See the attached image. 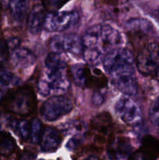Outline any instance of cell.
<instances>
[{
  "label": "cell",
  "instance_id": "1",
  "mask_svg": "<svg viewBox=\"0 0 159 160\" xmlns=\"http://www.w3.org/2000/svg\"><path fill=\"white\" fill-rule=\"evenodd\" d=\"M84 50H90L101 56L115 48H121L124 38L119 31L108 24H96L90 27L82 38Z\"/></svg>",
  "mask_w": 159,
  "mask_h": 160
},
{
  "label": "cell",
  "instance_id": "2",
  "mask_svg": "<svg viewBox=\"0 0 159 160\" xmlns=\"http://www.w3.org/2000/svg\"><path fill=\"white\" fill-rule=\"evenodd\" d=\"M8 112L21 117L33 115L37 109V98L32 88L27 85L12 88L4 95L1 102Z\"/></svg>",
  "mask_w": 159,
  "mask_h": 160
},
{
  "label": "cell",
  "instance_id": "3",
  "mask_svg": "<svg viewBox=\"0 0 159 160\" xmlns=\"http://www.w3.org/2000/svg\"><path fill=\"white\" fill-rule=\"evenodd\" d=\"M70 82L66 69H46L37 81V92L44 97L59 96L68 91Z\"/></svg>",
  "mask_w": 159,
  "mask_h": 160
},
{
  "label": "cell",
  "instance_id": "4",
  "mask_svg": "<svg viewBox=\"0 0 159 160\" xmlns=\"http://www.w3.org/2000/svg\"><path fill=\"white\" fill-rule=\"evenodd\" d=\"M73 82L84 88H93L94 91L107 88L108 80L99 70H92L87 65L82 63L75 64L71 68Z\"/></svg>",
  "mask_w": 159,
  "mask_h": 160
},
{
  "label": "cell",
  "instance_id": "5",
  "mask_svg": "<svg viewBox=\"0 0 159 160\" xmlns=\"http://www.w3.org/2000/svg\"><path fill=\"white\" fill-rule=\"evenodd\" d=\"M112 84L125 95H135L137 93V80L133 64H120L108 71Z\"/></svg>",
  "mask_w": 159,
  "mask_h": 160
},
{
  "label": "cell",
  "instance_id": "6",
  "mask_svg": "<svg viewBox=\"0 0 159 160\" xmlns=\"http://www.w3.org/2000/svg\"><path fill=\"white\" fill-rule=\"evenodd\" d=\"M136 65L143 75H156L159 70V45L154 42L145 44L137 52Z\"/></svg>",
  "mask_w": 159,
  "mask_h": 160
},
{
  "label": "cell",
  "instance_id": "7",
  "mask_svg": "<svg viewBox=\"0 0 159 160\" xmlns=\"http://www.w3.org/2000/svg\"><path fill=\"white\" fill-rule=\"evenodd\" d=\"M73 109L71 100L63 95L48 98L41 107V116L46 121L52 122L70 113Z\"/></svg>",
  "mask_w": 159,
  "mask_h": 160
},
{
  "label": "cell",
  "instance_id": "8",
  "mask_svg": "<svg viewBox=\"0 0 159 160\" xmlns=\"http://www.w3.org/2000/svg\"><path fill=\"white\" fill-rule=\"evenodd\" d=\"M79 12L76 10L51 12L46 15L45 29L49 32L64 31L79 21Z\"/></svg>",
  "mask_w": 159,
  "mask_h": 160
},
{
  "label": "cell",
  "instance_id": "9",
  "mask_svg": "<svg viewBox=\"0 0 159 160\" xmlns=\"http://www.w3.org/2000/svg\"><path fill=\"white\" fill-rule=\"evenodd\" d=\"M50 49L52 52H70L71 54L80 55L84 52L82 38L76 34H68L57 35L50 39Z\"/></svg>",
  "mask_w": 159,
  "mask_h": 160
},
{
  "label": "cell",
  "instance_id": "10",
  "mask_svg": "<svg viewBox=\"0 0 159 160\" xmlns=\"http://www.w3.org/2000/svg\"><path fill=\"white\" fill-rule=\"evenodd\" d=\"M115 112L118 118L130 126L141 123L142 113L140 107L130 98L123 97L115 105Z\"/></svg>",
  "mask_w": 159,
  "mask_h": 160
},
{
  "label": "cell",
  "instance_id": "11",
  "mask_svg": "<svg viewBox=\"0 0 159 160\" xmlns=\"http://www.w3.org/2000/svg\"><path fill=\"white\" fill-rule=\"evenodd\" d=\"M132 150V145L128 138L112 136L108 142L106 152L109 160H129Z\"/></svg>",
  "mask_w": 159,
  "mask_h": 160
},
{
  "label": "cell",
  "instance_id": "12",
  "mask_svg": "<svg viewBox=\"0 0 159 160\" xmlns=\"http://www.w3.org/2000/svg\"><path fill=\"white\" fill-rule=\"evenodd\" d=\"M103 66L106 71L109 70L115 66L120 64H134V58L132 52L126 48H115L109 52L103 58Z\"/></svg>",
  "mask_w": 159,
  "mask_h": 160
},
{
  "label": "cell",
  "instance_id": "13",
  "mask_svg": "<svg viewBox=\"0 0 159 160\" xmlns=\"http://www.w3.org/2000/svg\"><path fill=\"white\" fill-rule=\"evenodd\" d=\"M90 128L95 134L97 142H103L111 134L112 128V117L108 112L98 114L90 121Z\"/></svg>",
  "mask_w": 159,
  "mask_h": 160
},
{
  "label": "cell",
  "instance_id": "14",
  "mask_svg": "<svg viewBox=\"0 0 159 160\" xmlns=\"http://www.w3.org/2000/svg\"><path fill=\"white\" fill-rule=\"evenodd\" d=\"M11 62L17 70L28 71L36 62V56L33 52L26 48L19 47L11 52Z\"/></svg>",
  "mask_w": 159,
  "mask_h": 160
},
{
  "label": "cell",
  "instance_id": "15",
  "mask_svg": "<svg viewBox=\"0 0 159 160\" xmlns=\"http://www.w3.org/2000/svg\"><path fill=\"white\" fill-rule=\"evenodd\" d=\"M62 138L60 131L53 128H44L40 140L41 148L45 152H53L60 147Z\"/></svg>",
  "mask_w": 159,
  "mask_h": 160
},
{
  "label": "cell",
  "instance_id": "16",
  "mask_svg": "<svg viewBox=\"0 0 159 160\" xmlns=\"http://www.w3.org/2000/svg\"><path fill=\"white\" fill-rule=\"evenodd\" d=\"M45 9L41 4L34 5L31 8L27 17L28 31L32 34H37L45 26Z\"/></svg>",
  "mask_w": 159,
  "mask_h": 160
},
{
  "label": "cell",
  "instance_id": "17",
  "mask_svg": "<svg viewBox=\"0 0 159 160\" xmlns=\"http://www.w3.org/2000/svg\"><path fill=\"white\" fill-rule=\"evenodd\" d=\"M30 2L27 1L14 0L8 2L7 9L9 18L15 25H22L27 19L30 9Z\"/></svg>",
  "mask_w": 159,
  "mask_h": 160
},
{
  "label": "cell",
  "instance_id": "18",
  "mask_svg": "<svg viewBox=\"0 0 159 160\" xmlns=\"http://www.w3.org/2000/svg\"><path fill=\"white\" fill-rule=\"evenodd\" d=\"M125 28L128 32L134 34H147L152 31L153 26L148 20L143 18H131L126 22Z\"/></svg>",
  "mask_w": 159,
  "mask_h": 160
},
{
  "label": "cell",
  "instance_id": "19",
  "mask_svg": "<svg viewBox=\"0 0 159 160\" xmlns=\"http://www.w3.org/2000/svg\"><path fill=\"white\" fill-rule=\"evenodd\" d=\"M9 125L11 129L23 141L30 138L31 122L24 119H11L9 120Z\"/></svg>",
  "mask_w": 159,
  "mask_h": 160
},
{
  "label": "cell",
  "instance_id": "20",
  "mask_svg": "<svg viewBox=\"0 0 159 160\" xmlns=\"http://www.w3.org/2000/svg\"><path fill=\"white\" fill-rule=\"evenodd\" d=\"M16 148V141L11 134L0 131V155L4 157H9L15 152Z\"/></svg>",
  "mask_w": 159,
  "mask_h": 160
},
{
  "label": "cell",
  "instance_id": "21",
  "mask_svg": "<svg viewBox=\"0 0 159 160\" xmlns=\"http://www.w3.org/2000/svg\"><path fill=\"white\" fill-rule=\"evenodd\" d=\"M45 68L46 69H62L67 68V61L62 53L50 52L45 59Z\"/></svg>",
  "mask_w": 159,
  "mask_h": 160
},
{
  "label": "cell",
  "instance_id": "22",
  "mask_svg": "<svg viewBox=\"0 0 159 160\" xmlns=\"http://www.w3.org/2000/svg\"><path fill=\"white\" fill-rule=\"evenodd\" d=\"M18 84V79L13 73L0 66V88H8Z\"/></svg>",
  "mask_w": 159,
  "mask_h": 160
},
{
  "label": "cell",
  "instance_id": "23",
  "mask_svg": "<svg viewBox=\"0 0 159 160\" xmlns=\"http://www.w3.org/2000/svg\"><path fill=\"white\" fill-rule=\"evenodd\" d=\"M42 123L39 119L34 118L31 121V132H30V141L33 144H37L40 142L41 137L43 132Z\"/></svg>",
  "mask_w": 159,
  "mask_h": 160
},
{
  "label": "cell",
  "instance_id": "24",
  "mask_svg": "<svg viewBox=\"0 0 159 160\" xmlns=\"http://www.w3.org/2000/svg\"><path fill=\"white\" fill-rule=\"evenodd\" d=\"M141 148L157 157V155H159V141L151 135L144 136L142 140Z\"/></svg>",
  "mask_w": 159,
  "mask_h": 160
},
{
  "label": "cell",
  "instance_id": "25",
  "mask_svg": "<svg viewBox=\"0 0 159 160\" xmlns=\"http://www.w3.org/2000/svg\"><path fill=\"white\" fill-rule=\"evenodd\" d=\"M149 119L153 124L159 127V95L153 101L150 106Z\"/></svg>",
  "mask_w": 159,
  "mask_h": 160
},
{
  "label": "cell",
  "instance_id": "26",
  "mask_svg": "<svg viewBox=\"0 0 159 160\" xmlns=\"http://www.w3.org/2000/svg\"><path fill=\"white\" fill-rule=\"evenodd\" d=\"M65 131H68V133H73L75 132L76 134H82V132H84L85 127L84 123L81 120H73L70 123H66L65 125Z\"/></svg>",
  "mask_w": 159,
  "mask_h": 160
},
{
  "label": "cell",
  "instance_id": "27",
  "mask_svg": "<svg viewBox=\"0 0 159 160\" xmlns=\"http://www.w3.org/2000/svg\"><path fill=\"white\" fill-rule=\"evenodd\" d=\"M129 160H156V156L141 148L132 153Z\"/></svg>",
  "mask_w": 159,
  "mask_h": 160
},
{
  "label": "cell",
  "instance_id": "28",
  "mask_svg": "<svg viewBox=\"0 0 159 160\" xmlns=\"http://www.w3.org/2000/svg\"><path fill=\"white\" fill-rule=\"evenodd\" d=\"M107 95V88L94 90L92 95V103L94 106H100L104 102Z\"/></svg>",
  "mask_w": 159,
  "mask_h": 160
},
{
  "label": "cell",
  "instance_id": "29",
  "mask_svg": "<svg viewBox=\"0 0 159 160\" xmlns=\"http://www.w3.org/2000/svg\"><path fill=\"white\" fill-rule=\"evenodd\" d=\"M65 3H66L65 2L58 1V0H48V1L42 2L41 5L44 6L45 10L48 11L49 13H51V12H55Z\"/></svg>",
  "mask_w": 159,
  "mask_h": 160
},
{
  "label": "cell",
  "instance_id": "30",
  "mask_svg": "<svg viewBox=\"0 0 159 160\" xmlns=\"http://www.w3.org/2000/svg\"><path fill=\"white\" fill-rule=\"evenodd\" d=\"M9 55V50L8 48L6 40L0 32V64L3 63L8 59Z\"/></svg>",
  "mask_w": 159,
  "mask_h": 160
},
{
  "label": "cell",
  "instance_id": "31",
  "mask_svg": "<svg viewBox=\"0 0 159 160\" xmlns=\"http://www.w3.org/2000/svg\"><path fill=\"white\" fill-rule=\"evenodd\" d=\"M83 142L82 134H75L67 143L66 147L70 150H73L77 148Z\"/></svg>",
  "mask_w": 159,
  "mask_h": 160
},
{
  "label": "cell",
  "instance_id": "32",
  "mask_svg": "<svg viewBox=\"0 0 159 160\" xmlns=\"http://www.w3.org/2000/svg\"><path fill=\"white\" fill-rule=\"evenodd\" d=\"M6 40L9 51L12 52L13 50L17 49V48L20 47V41L17 37H9V38L6 39Z\"/></svg>",
  "mask_w": 159,
  "mask_h": 160
},
{
  "label": "cell",
  "instance_id": "33",
  "mask_svg": "<svg viewBox=\"0 0 159 160\" xmlns=\"http://www.w3.org/2000/svg\"><path fill=\"white\" fill-rule=\"evenodd\" d=\"M83 160H100V159L95 156H88V157L85 158V159H83Z\"/></svg>",
  "mask_w": 159,
  "mask_h": 160
},
{
  "label": "cell",
  "instance_id": "34",
  "mask_svg": "<svg viewBox=\"0 0 159 160\" xmlns=\"http://www.w3.org/2000/svg\"><path fill=\"white\" fill-rule=\"evenodd\" d=\"M4 94H3V92L2 91V88H0V104H1L3 98H4Z\"/></svg>",
  "mask_w": 159,
  "mask_h": 160
},
{
  "label": "cell",
  "instance_id": "35",
  "mask_svg": "<svg viewBox=\"0 0 159 160\" xmlns=\"http://www.w3.org/2000/svg\"><path fill=\"white\" fill-rule=\"evenodd\" d=\"M157 17L159 18V6H158V8H157Z\"/></svg>",
  "mask_w": 159,
  "mask_h": 160
},
{
  "label": "cell",
  "instance_id": "36",
  "mask_svg": "<svg viewBox=\"0 0 159 160\" xmlns=\"http://www.w3.org/2000/svg\"><path fill=\"white\" fill-rule=\"evenodd\" d=\"M31 160H36V159H31Z\"/></svg>",
  "mask_w": 159,
  "mask_h": 160
}]
</instances>
